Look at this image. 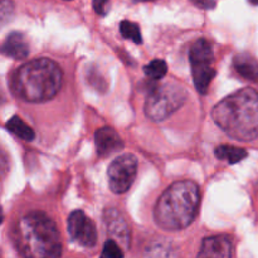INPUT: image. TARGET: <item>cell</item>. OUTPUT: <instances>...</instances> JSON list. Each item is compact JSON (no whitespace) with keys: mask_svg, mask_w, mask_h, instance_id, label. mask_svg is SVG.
I'll return each mask as SVG.
<instances>
[{"mask_svg":"<svg viewBox=\"0 0 258 258\" xmlns=\"http://www.w3.org/2000/svg\"><path fill=\"white\" fill-rule=\"evenodd\" d=\"M216 125L229 138L251 141L258 136V93L243 88L217 103L212 110Z\"/></svg>","mask_w":258,"mask_h":258,"instance_id":"1","label":"cell"},{"mask_svg":"<svg viewBox=\"0 0 258 258\" xmlns=\"http://www.w3.org/2000/svg\"><path fill=\"white\" fill-rule=\"evenodd\" d=\"M63 73L49 58H37L20 66L12 77V90L25 102L49 101L60 90Z\"/></svg>","mask_w":258,"mask_h":258,"instance_id":"2","label":"cell"},{"mask_svg":"<svg viewBox=\"0 0 258 258\" xmlns=\"http://www.w3.org/2000/svg\"><path fill=\"white\" fill-rule=\"evenodd\" d=\"M14 242L24 258H59L62 242L54 222L44 213L32 212L19 219Z\"/></svg>","mask_w":258,"mask_h":258,"instance_id":"3","label":"cell"},{"mask_svg":"<svg viewBox=\"0 0 258 258\" xmlns=\"http://www.w3.org/2000/svg\"><path fill=\"white\" fill-rule=\"evenodd\" d=\"M201 203V190L194 181L171 184L156 202L154 219L160 228L180 231L190 226Z\"/></svg>","mask_w":258,"mask_h":258,"instance_id":"4","label":"cell"},{"mask_svg":"<svg viewBox=\"0 0 258 258\" xmlns=\"http://www.w3.org/2000/svg\"><path fill=\"white\" fill-rule=\"evenodd\" d=\"M188 93L181 86L166 83L149 95L145 102V113L150 120L164 121L185 103Z\"/></svg>","mask_w":258,"mask_h":258,"instance_id":"5","label":"cell"},{"mask_svg":"<svg viewBox=\"0 0 258 258\" xmlns=\"http://www.w3.org/2000/svg\"><path fill=\"white\" fill-rule=\"evenodd\" d=\"M214 59L213 47L204 38L193 43L189 52L194 85L201 93H207L212 80L216 76V70L212 66Z\"/></svg>","mask_w":258,"mask_h":258,"instance_id":"6","label":"cell"},{"mask_svg":"<svg viewBox=\"0 0 258 258\" xmlns=\"http://www.w3.org/2000/svg\"><path fill=\"white\" fill-rule=\"evenodd\" d=\"M138 174V159L133 154L117 156L107 170L108 186L115 194H122L130 189Z\"/></svg>","mask_w":258,"mask_h":258,"instance_id":"7","label":"cell"},{"mask_svg":"<svg viewBox=\"0 0 258 258\" xmlns=\"http://www.w3.org/2000/svg\"><path fill=\"white\" fill-rule=\"evenodd\" d=\"M68 233L71 238L86 248L97 243V229L95 223L82 211H75L68 217Z\"/></svg>","mask_w":258,"mask_h":258,"instance_id":"8","label":"cell"},{"mask_svg":"<svg viewBox=\"0 0 258 258\" xmlns=\"http://www.w3.org/2000/svg\"><path fill=\"white\" fill-rule=\"evenodd\" d=\"M105 223L107 227V233L111 236V239L117 242L121 247L125 249L130 246V228L127 222L125 221L122 214L117 209H106L105 212Z\"/></svg>","mask_w":258,"mask_h":258,"instance_id":"9","label":"cell"},{"mask_svg":"<svg viewBox=\"0 0 258 258\" xmlns=\"http://www.w3.org/2000/svg\"><path fill=\"white\" fill-rule=\"evenodd\" d=\"M232 241L227 236H212L203 241L197 258H232Z\"/></svg>","mask_w":258,"mask_h":258,"instance_id":"10","label":"cell"},{"mask_svg":"<svg viewBox=\"0 0 258 258\" xmlns=\"http://www.w3.org/2000/svg\"><path fill=\"white\" fill-rule=\"evenodd\" d=\"M95 144L100 156H108L113 153L122 150L123 141L112 127H101L95 134Z\"/></svg>","mask_w":258,"mask_h":258,"instance_id":"11","label":"cell"},{"mask_svg":"<svg viewBox=\"0 0 258 258\" xmlns=\"http://www.w3.org/2000/svg\"><path fill=\"white\" fill-rule=\"evenodd\" d=\"M3 53L14 59H23L29 53V44L24 34L19 32L10 33L3 43Z\"/></svg>","mask_w":258,"mask_h":258,"instance_id":"12","label":"cell"},{"mask_svg":"<svg viewBox=\"0 0 258 258\" xmlns=\"http://www.w3.org/2000/svg\"><path fill=\"white\" fill-rule=\"evenodd\" d=\"M233 67L246 80L256 81L258 78V62L248 53L237 54L233 59Z\"/></svg>","mask_w":258,"mask_h":258,"instance_id":"13","label":"cell"},{"mask_svg":"<svg viewBox=\"0 0 258 258\" xmlns=\"http://www.w3.org/2000/svg\"><path fill=\"white\" fill-rule=\"evenodd\" d=\"M219 160L228 161L229 164H237L243 160L247 156V151L242 148H237L233 145H219L214 151Z\"/></svg>","mask_w":258,"mask_h":258,"instance_id":"14","label":"cell"},{"mask_svg":"<svg viewBox=\"0 0 258 258\" xmlns=\"http://www.w3.org/2000/svg\"><path fill=\"white\" fill-rule=\"evenodd\" d=\"M5 126H7L8 131H10V133H13L14 135H17L18 138L23 139V140L25 141L34 140L35 138L34 130H33L28 123H25L22 118L18 117V116H14V117L10 118Z\"/></svg>","mask_w":258,"mask_h":258,"instance_id":"15","label":"cell"},{"mask_svg":"<svg viewBox=\"0 0 258 258\" xmlns=\"http://www.w3.org/2000/svg\"><path fill=\"white\" fill-rule=\"evenodd\" d=\"M120 33L123 38L126 39L133 40L136 44L143 43V37H141L140 28L136 23L128 22V20H123L120 23Z\"/></svg>","mask_w":258,"mask_h":258,"instance_id":"16","label":"cell"},{"mask_svg":"<svg viewBox=\"0 0 258 258\" xmlns=\"http://www.w3.org/2000/svg\"><path fill=\"white\" fill-rule=\"evenodd\" d=\"M144 72L151 80H161L168 72V66H166L165 60L154 59L144 67Z\"/></svg>","mask_w":258,"mask_h":258,"instance_id":"17","label":"cell"},{"mask_svg":"<svg viewBox=\"0 0 258 258\" xmlns=\"http://www.w3.org/2000/svg\"><path fill=\"white\" fill-rule=\"evenodd\" d=\"M101 258H123V249L113 239H108L103 244V251Z\"/></svg>","mask_w":258,"mask_h":258,"instance_id":"18","label":"cell"},{"mask_svg":"<svg viewBox=\"0 0 258 258\" xmlns=\"http://www.w3.org/2000/svg\"><path fill=\"white\" fill-rule=\"evenodd\" d=\"M0 14H2V23L5 24L8 20L12 19L13 14H14V4L12 0H2V9H0Z\"/></svg>","mask_w":258,"mask_h":258,"instance_id":"19","label":"cell"},{"mask_svg":"<svg viewBox=\"0 0 258 258\" xmlns=\"http://www.w3.org/2000/svg\"><path fill=\"white\" fill-rule=\"evenodd\" d=\"M92 4L98 15H106L110 10V0H92Z\"/></svg>","mask_w":258,"mask_h":258,"instance_id":"20","label":"cell"},{"mask_svg":"<svg viewBox=\"0 0 258 258\" xmlns=\"http://www.w3.org/2000/svg\"><path fill=\"white\" fill-rule=\"evenodd\" d=\"M190 2L201 9H213L216 7L214 0H190Z\"/></svg>","mask_w":258,"mask_h":258,"instance_id":"21","label":"cell"},{"mask_svg":"<svg viewBox=\"0 0 258 258\" xmlns=\"http://www.w3.org/2000/svg\"><path fill=\"white\" fill-rule=\"evenodd\" d=\"M136 3H146V2H155V0H134Z\"/></svg>","mask_w":258,"mask_h":258,"instance_id":"22","label":"cell"},{"mask_svg":"<svg viewBox=\"0 0 258 258\" xmlns=\"http://www.w3.org/2000/svg\"><path fill=\"white\" fill-rule=\"evenodd\" d=\"M248 2L253 5H258V0H248Z\"/></svg>","mask_w":258,"mask_h":258,"instance_id":"23","label":"cell"},{"mask_svg":"<svg viewBox=\"0 0 258 258\" xmlns=\"http://www.w3.org/2000/svg\"><path fill=\"white\" fill-rule=\"evenodd\" d=\"M257 193H258V184H257Z\"/></svg>","mask_w":258,"mask_h":258,"instance_id":"24","label":"cell"},{"mask_svg":"<svg viewBox=\"0 0 258 258\" xmlns=\"http://www.w3.org/2000/svg\"><path fill=\"white\" fill-rule=\"evenodd\" d=\"M66 2H70V0H66Z\"/></svg>","mask_w":258,"mask_h":258,"instance_id":"25","label":"cell"}]
</instances>
